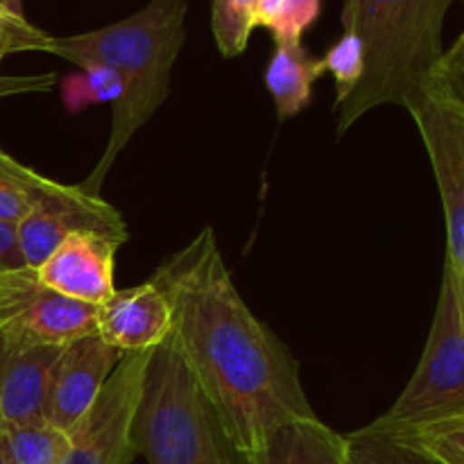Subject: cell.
<instances>
[{"instance_id": "cb8c5ba5", "label": "cell", "mask_w": 464, "mask_h": 464, "mask_svg": "<svg viewBox=\"0 0 464 464\" xmlns=\"http://www.w3.org/2000/svg\"><path fill=\"white\" fill-rule=\"evenodd\" d=\"M320 0H284L266 27L275 41H302L304 32L320 16Z\"/></svg>"}, {"instance_id": "603a6c76", "label": "cell", "mask_w": 464, "mask_h": 464, "mask_svg": "<svg viewBox=\"0 0 464 464\" xmlns=\"http://www.w3.org/2000/svg\"><path fill=\"white\" fill-rule=\"evenodd\" d=\"M50 34L25 21L23 14L0 7V62L14 53H44Z\"/></svg>"}, {"instance_id": "5bb4252c", "label": "cell", "mask_w": 464, "mask_h": 464, "mask_svg": "<svg viewBox=\"0 0 464 464\" xmlns=\"http://www.w3.org/2000/svg\"><path fill=\"white\" fill-rule=\"evenodd\" d=\"M249 464H347V435L335 433L317 415L276 426L247 456Z\"/></svg>"}, {"instance_id": "7c38bea8", "label": "cell", "mask_w": 464, "mask_h": 464, "mask_svg": "<svg viewBox=\"0 0 464 464\" xmlns=\"http://www.w3.org/2000/svg\"><path fill=\"white\" fill-rule=\"evenodd\" d=\"M98 306L75 302L39 284L27 290L12 320L0 329V335L18 344H50L66 347L75 340L95 334Z\"/></svg>"}, {"instance_id": "7402d4cb", "label": "cell", "mask_w": 464, "mask_h": 464, "mask_svg": "<svg viewBox=\"0 0 464 464\" xmlns=\"http://www.w3.org/2000/svg\"><path fill=\"white\" fill-rule=\"evenodd\" d=\"M324 72L335 80V107L347 102L365 75V48L356 32L344 30V34L322 57Z\"/></svg>"}, {"instance_id": "d4e9b609", "label": "cell", "mask_w": 464, "mask_h": 464, "mask_svg": "<svg viewBox=\"0 0 464 464\" xmlns=\"http://www.w3.org/2000/svg\"><path fill=\"white\" fill-rule=\"evenodd\" d=\"M383 433H390L392 438L401 440V442L442 444V447L456 449V451L464 453V412L449 417V420L433 421V424H424V426H415V429H401V430H383Z\"/></svg>"}, {"instance_id": "52a82bcc", "label": "cell", "mask_w": 464, "mask_h": 464, "mask_svg": "<svg viewBox=\"0 0 464 464\" xmlns=\"http://www.w3.org/2000/svg\"><path fill=\"white\" fill-rule=\"evenodd\" d=\"M75 234H98L127 243L125 218L100 195H91L77 186L62 184L57 193L27 213L16 225V240L27 267L36 270L59 243Z\"/></svg>"}, {"instance_id": "8fae6325", "label": "cell", "mask_w": 464, "mask_h": 464, "mask_svg": "<svg viewBox=\"0 0 464 464\" xmlns=\"http://www.w3.org/2000/svg\"><path fill=\"white\" fill-rule=\"evenodd\" d=\"M170 302L152 279L116 290L98 306L95 334L121 353L152 352L170 338Z\"/></svg>"}, {"instance_id": "ba28073f", "label": "cell", "mask_w": 464, "mask_h": 464, "mask_svg": "<svg viewBox=\"0 0 464 464\" xmlns=\"http://www.w3.org/2000/svg\"><path fill=\"white\" fill-rule=\"evenodd\" d=\"M433 166L447 218V256L464 276V130L430 98L408 107Z\"/></svg>"}, {"instance_id": "f1b7e54d", "label": "cell", "mask_w": 464, "mask_h": 464, "mask_svg": "<svg viewBox=\"0 0 464 464\" xmlns=\"http://www.w3.org/2000/svg\"><path fill=\"white\" fill-rule=\"evenodd\" d=\"M411 444V442H406ZM417 451H421L424 456H429L430 460L438 464H464V453L456 451V449L442 447V444H411Z\"/></svg>"}, {"instance_id": "277c9868", "label": "cell", "mask_w": 464, "mask_h": 464, "mask_svg": "<svg viewBox=\"0 0 464 464\" xmlns=\"http://www.w3.org/2000/svg\"><path fill=\"white\" fill-rule=\"evenodd\" d=\"M131 442L148 464H249L170 340L148 361Z\"/></svg>"}, {"instance_id": "9c48e42d", "label": "cell", "mask_w": 464, "mask_h": 464, "mask_svg": "<svg viewBox=\"0 0 464 464\" xmlns=\"http://www.w3.org/2000/svg\"><path fill=\"white\" fill-rule=\"evenodd\" d=\"M122 356L125 353L109 347L98 334H91L63 347L45 394V420L66 435L71 433L98 401L104 383Z\"/></svg>"}, {"instance_id": "ffe728a7", "label": "cell", "mask_w": 464, "mask_h": 464, "mask_svg": "<svg viewBox=\"0 0 464 464\" xmlns=\"http://www.w3.org/2000/svg\"><path fill=\"white\" fill-rule=\"evenodd\" d=\"M80 75H72L63 82L62 98L66 109L80 111L89 104H113L121 100L125 82L113 68L102 63H82Z\"/></svg>"}, {"instance_id": "e0dca14e", "label": "cell", "mask_w": 464, "mask_h": 464, "mask_svg": "<svg viewBox=\"0 0 464 464\" xmlns=\"http://www.w3.org/2000/svg\"><path fill=\"white\" fill-rule=\"evenodd\" d=\"M3 435L9 464H59L71 442L45 417L23 424H3Z\"/></svg>"}, {"instance_id": "f546056e", "label": "cell", "mask_w": 464, "mask_h": 464, "mask_svg": "<svg viewBox=\"0 0 464 464\" xmlns=\"http://www.w3.org/2000/svg\"><path fill=\"white\" fill-rule=\"evenodd\" d=\"M281 3H284V0H252V12L256 27H266L267 21L275 16V12L279 9Z\"/></svg>"}, {"instance_id": "6da1fadb", "label": "cell", "mask_w": 464, "mask_h": 464, "mask_svg": "<svg viewBox=\"0 0 464 464\" xmlns=\"http://www.w3.org/2000/svg\"><path fill=\"white\" fill-rule=\"evenodd\" d=\"M150 279L170 302L168 340L245 456L284 421L315 415L299 362L243 302L211 227L168 256Z\"/></svg>"}, {"instance_id": "1f68e13d", "label": "cell", "mask_w": 464, "mask_h": 464, "mask_svg": "<svg viewBox=\"0 0 464 464\" xmlns=\"http://www.w3.org/2000/svg\"><path fill=\"white\" fill-rule=\"evenodd\" d=\"M0 464H9L7 451H5V435H3V420H0Z\"/></svg>"}, {"instance_id": "ac0fdd59", "label": "cell", "mask_w": 464, "mask_h": 464, "mask_svg": "<svg viewBox=\"0 0 464 464\" xmlns=\"http://www.w3.org/2000/svg\"><path fill=\"white\" fill-rule=\"evenodd\" d=\"M347 464H438L411 444L370 426L347 435Z\"/></svg>"}, {"instance_id": "4dcf8cb0", "label": "cell", "mask_w": 464, "mask_h": 464, "mask_svg": "<svg viewBox=\"0 0 464 464\" xmlns=\"http://www.w3.org/2000/svg\"><path fill=\"white\" fill-rule=\"evenodd\" d=\"M0 3H3V7L9 9V12L23 14L21 12V0H0Z\"/></svg>"}, {"instance_id": "9a60e30c", "label": "cell", "mask_w": 464, "mask_h": 464, "mask_svg": "<svg viewBox=\"0 0 464 464\" xmlns=\"http://www.w3.org/2000/svg\"><path fill=\"white\" fill-rule=\"evenodd\" d=\"M322 75H324L322 59L313 57L302 41H275V53L263 80L275 100L276 116L281 122L308 107L313 84Z\"/></svg>"}, {"instance_id": "7a4b0ae2", "label": "cell", "mask_w": 464, "mask_h": 464, "mask_svg": "<svg viewBox=\"0 0 464 464\" xmlns=\"http://www.w3.org/2000/svg\"><path fill=\"white\" fill-rule=\"evenodd\" d=\"M186 0H150L131 16L72 36H50L44 53L77 63H102L125 82L113 104L111 131L98 166L82 181V188L100 195L118 154L136 131L148 125L170 93V75L186 39Z\"/></svg>"}, {"instance_id": "5b68a950", "label": "cell", "mask_w": 464, "mask_h": 464, "mask_svg": "<svg viewBox=\"0 0 464 464\" xmlns=\"http://www.w3.org/2000/svg\"><path fill=\"white\" fill-rule=\"evenodd\" d=\"M464 412V276L444 258L433 326L415 374L372 429L401 430Z\"/></svg>"}, {"instance_id": "2e32d148", "label": "cell", "mask_w": 464, "mask_h": 464, "mask_svg": "<svg viewBox=\"0 0 464 464\" xmlns=\"http://www.w3.org/2000/svg\"><path fill=\"white\" fill-rule=\"evenodd\" d=\"M59 186V181L39 175L0 150V222L18 225L27 213L53 198Z\"/></svg>"}, {"instance_id": "8992f818", "label": "cell", "mask_w": 464, "mask_h": 464, "mask_svg": "<svg viewBox=\"0 0 464 464\" xmlns=\"http://www.w3.org/2000/svg\"><path fill=\"white\" fill-rule=\"evenodd\" d=\"M152 352L121 358L98 401L68 433L71 442L59 464H131L136 458L131 426Z\"/></svg>"}, {"instance_id": "484cf974", "label": "cell", "mask_w": 464, "mask_h": 464, "mask_svg": "<svg viewBox=\"0 0 464 464\" xmlns=\"http://www.w3.org/2000/svg\"><path fill=\"white\" fill-rule=\"evenodd\" d=\"M34 281L36 270H32V267H23V270L12 272V275L0 279V329L12 320V315L18 311Z\"/></svg>"}, {"instance_id": "30bf717a", "label": "cell", "mask_w": 464, "mask_h": 464, "mask_svg": "<svg viewBox=\"0 0 464 464\" xmlns=\"http://www.w3.org/2000/svg\"><path fill=\"white\" fill-rule=\"evenodd\" d=\"M121 245L98 234L68 236L36 267L41 285L75 302L100 306L116 293L113 270Z\"/></svg>"}, {"instance_id": "4fadbf2b", "label": "cell", "mask_w": 464, "mask_h": 464, "mask_svg": "<svg viewBox=\"0 0 464 464\" xmlns=\"http://www.w3.org/2000/svg\"><path fill=\"white\" fill-rule=\"evenodd\" d=\"M68 347V344H66ZM63 347L18 344L0 335V420L23 424L44 417L53 370Z\"/></svg>"}, {"instance_id": "83f0119b", "label": "cell", "mask_w": 464, "mask_h": 464, "mask_svg": "<svg viewBox=\"0 0 464 464\" xmlns=\"http://www.w3.org/2000/svg\"><path fill=\"white\" fill-rule=\"evenodd\" d=\"M54 86V75H0V98L18 93H34V91H50Z\"/></svg>"}, {"instance_id": "d6a6232c", "label": "cell", "mask_w": 464, "mask_h": 464, "mask_svg": "<svg viewBox=\"0 0 464 464\" xmlns=\"http://www.w3.org/2000/svg\"><path fill=\"white\" fill-rule=\"evenodd\" d=\"M0 7H3V3H0Z\"/></svg>"}, {"instance_id": "d6986e66", "label": "cell", "mask_w": 464, "mask_h": 464, "mask_svg": "<svg viewBox=\"0 0 464 464\" xmlns=\"http://www.w3.org/2000/svg\"><path fill=\"white\" fill-rule=\"evenodd\" d=\"M424 95L464 130V30L456 44L444 50Z\"/></svg>"}, {"instance_id": "3957f363", "label": "cell", "mask_w": 464, "mask_h": 464, "mask_svg": "<svg viewBox=\"0 0 464 464\" xmlns=\"http://www.w3.org/2000/svg\"><path fill=\"white\" fill-rule=\"evenodd\" d=\"M453 0H344L343 25L365 48V75L338 109V136L385 104L408 109L426 93L444 54V18Z\"/></svg>"}, {"instance_id": "44dd1931", "label": "cell", "mask_w": 464, "mask_h": 464, "mask_svg": "<svg viewBox=\"0 0 464 464\" xmlns=\"http://www.w3.org/2000/svg\"><path fill=\"white\" fill-rule=\"evenodd\" d=\"M254 27L252 0H213L211 32L222 57H238L245 53Z\"/></svg>"}, {"instance_id": "4316f807", "label": "cell", "mask_w": 464, "mask_h": 464, "mask_svg": "<svg viewBox=\"0 0 464 464\" xmlns=\"http://www.w3.org/2000/svg\"><path fill=\"white\" fill-rule=\"evenodd\" d=\"M25 261L21 256V249H18L16 240V225H7V222H0V279L12 272L23 270Z\"/></svg>"}]
</instances>
